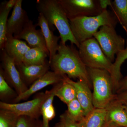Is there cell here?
Masks as SVG:
<instances>
[{
  "mask_svg": "<svg viewBox=\"0 0 127 127\" xmlns=\"http://www.w3.org/2000/svg\"><path fill=\"white\" fill-rule=\"evenodd\" d=\"M69 20L101 14L104 10L100 0H58Z\"/></svg>",
  "mask_w": 127,
  "mask_h": 127,
  "instance_id": "52a82bcc",
  "label": "cell"
},
{
  "mask_svg": "<svg viewBox=\"0 0 127 127\" xmlns=\"http://www.w3.org/2000/svg\"><path fill=\"white\" fill-rule=\"evenodd\" d=\"M60 121L63 123L64 127H82V121L77 122L69 118L66 111L60 116Z\"/></svg>",
  "mask_w": 127,
  "mask_h": 127,
  "instance_id": "f1b7e54d",
  "label": "cell"
},
{
  "mask_svg": "<svg viewBox=\"0 0 127 127\" xmlns=\"http://www.w3.org/2000/svg\"><path fill=\"white\" fill-rule=\"evenodd\" d=\"M87 69L93 88L94 107L105 109L116 97L111 74L103 69L87 67Z\"/></svg>",
  "mask_w": 127,
  "mask_h": 127,
  "instance_id": "277c9868",
  "label": "cell"
},
{
  "mask_svg": "<svg viewBox=\"0 0 127 127\" xmlns=\"http://www.w3.org/2000/svg\"><path fill=\"white\" fill-rule=\"evenodd\" d=\"M55 96L64 103L67 104L76 98V92L75 87L66 81L64 77L63 81L56 92Z\"/></svg>",
  "mask_w": 127,
  "mask_h": 127,
  "instance_id": "603a6c76",
  "label": "cell"
},
{
  "mask_svg": "<svg viewBox=\"0 0 127 127\" xmlns=\"http://www.w3.org/2000/svg\"><path fill=\"white\" fill-rule=\"evenodd\" d=\"M67 105V110L66 111L71 119L77 122L83 120L86 116L85 112L77 98L73 100Z\"/></svg>",
  "mask_w": 127,
  "mask_h": 127,
  "instance_id": "d4e9b609",
  "label": "cell"
},
{
  "mask_svg": "<svg viewBox=\"0 0 127 127\" xmlns=\"http://www.w3.org/2000/svg\"><path fill=\"white\" fill-rule=\"evenodd\" d=\"M69 22L72 34L80 44L93 37L101 27L108 26L115 28L118 21L112 12L106 9L98 15L77 17L69 20Z\"/></svg>",
  "mask_w": 127,
  "mask_h": 127,
  "instance_id": "3957f363",
  "label": "cell"
},
{
  "mask_svg": "<svg viewBox=\"0 0 127 127\" xmlns=\"http://www.w3.org/2000/svg\"><path fill=\"white\" fill-rule=\"evenodd\" d=\"M18 117L12 112L0 109V127H16Z\"/></svg>",
  "mask_w": 127,
  "mask_h": 127,
  "instance_id": "4316f807",
  "label": "cell"
},
{
  "mask_svg": "<svg viewBox=\"0 0 127 127\" xmlns=\"http://www.w3.org/2000/svg\"><path fill=\"white\" fill-rule=\"evenodd\" d=\"M102 127H122L116 125L113 123L107 121Z\"/></svg>",
  "mask_w": 127,
  "mask_h": 127,
  "instance_id": "d6a6232c",
  "label": "cell"
},
{
  "mask_svg": "<svg viewBox=\"0 0 127 127\" xmlns=\"http://www.w3.org/2000/svg\"><path fill=\"white\" fill-rule=\"evenodd\" d=\"M31 20L25 25L20 34L15 38L25 40L31 48H40L45 51L49 56V53L46 46L45 41L40 30H37Z\"/></svg>",
  "mask_w": 127,
  "mask_h": 127,
  "instance_id": "7c38bea8",
  "label": "cell"
},
{
  "mask_svg": "<svg viewBox=\"0 0 127 127\" xmlns=\"http://www.w3.org/2000/svg\"><path fill=\"white\" fill-rule=\"evenodd\" d=\"M103 52L113 63L115 56L125 48V39L117 33L115 28L108 26L101 27L93 35Z\"/></svg>",
  "mask_w": 127,
  "mask_h": 127,
  "instance_id": "8992f818",
  "label": "cell"
},
{
  "mask_svg": "<svg viewBox=\"0 0 127 127\" xmlns=\"http://www.w3.org/2000/svg\"><path fill=\"white\" fill-rule=\"evenodd\" d=\"M64 77L66 81L75 87L76 92V98L81 103L86 116L94 108L91 87L83 80H78L77 82H75L66 75H64Z\"/></svg>",
  "mask_w": 127,
  "mask_h": 127,
  "instance_id": "4fadbf2b",
  "label": "cell"
},
{
  "mask_svg": "<svg viewBox=\"0 0 127 127\" xmlns=\"http://www.w3.org/2000/svg\"><path fill=\"white\" fill-rule=\"evenodd\" d=\"M36 7L44 16L50 29L55 26L59 32L61 42L66 44L68 41L78 48L80 44L75 39L70 26L69 20L58 0H38Z\"/></svg>",
  "mask_w": 127,
  "mask_h": 127,
  "instance_id": "7a4b0ae2",
  "label": "cell"
},
{
  "mask_svg": "<svg viewBox=\"0 0 127 127\" xmlns=\"http://www.w3.org/2000/svg\"><path fill=\"white\" fill-rule=\"evenodd\" d=\"M17 0H10L6 1H5V6L6 9L11 10L14 8L16 2Z\"/></svg>",
  "mask_w": 127,
  "mask_h": 127,
  "instance_id": "1f68e13d",
  "label": "cell"
},
{
  "mask_svg": "<svg viewBox=\"0 0 127 127\" xmlns=\"http://www.w3.org/2000/svg\"><path fill=\"white\" fill-rule=\"evenodd\" d=\"M126 92H127V75L120 80L116 91V94Z\"/></svg>",
  "mask_w": 127,
  "mask_h": 127,
  "instance_id": "f546056e",
  "label": "cell"
},
{
  "mask_svg": "<svg viewBox=\"0 0 127 127\" xmlns=\"http://www.w3.org/2000/svg\"><path fill=\"white\" fill-rule=\"evenodd\" d=\"M16 66L22 79L27 85L32 84L43 76L49 71L50 67L49 62L39 65L26 66L22 64Z\"/></svg>",
  "mask_w": 127,
  "mask_h": 127,
  "instance_id": "9a60e30c",
  "label": "cell"
},
{
  "mask_svg": "<svg viewBox=\"0 0 127 127\" xmlns=\"http://www.w3.org/2000/svg\"><path fill=\"white\" fill-rule=\"evenodd\" d=\"M63 81L54 85L52 89L51 94L42 105L41 114L42 117L43 127H50L49 122L56 116V112L53 105V100L56 92L61 86Z\"/></svg>",
  "mask_w": 127,
  "mask_h": 127,
  "instance_id": "ac0fdd59",
  "label": "cell"
},
{
  "mask_svg": "<svg viewBox=\"0 0 127 127\" xmlns=\"http://www.w3.org/2000/svg\"><path fill=\"white\" fill-rule=\"evenodd\" d=\"M107 122L105 109L95 108L82 121V127H102Z\"/></svg>",
  "mask_w": 127,
  "mask_h": 127,
  "instance_id": "d6986e66",
  "label": "cell"
},
{
  "mask_svg": "<svg viewBox=\"0 0 127 127\" xmlns=\"http://www.w3.org/2000/svg\"><path fill=\"white\" fill-rule=\"evenodd\" d=\"M1 50L0 59L2 68L0 70L8 84L15 89L18 95H21L29 88L22 79L14 60L7 55L4 49Z\"/></svg>",
  "mask_w": 127,
  "mask_h": 127,
  "instance_id": "9c48e42d",
  "label": "cell"
},
{
  "mask_svg": "<svg viewBox=\"0 0 127 127\" xmlns=\"http://www.w3.org/2000/svg\"><path fill=\"white\" fill-rule=\"evenodd\" d=\"M109 6L127 34V0H114Z\"/></svg>",
  "mask_w": 127,
  "mask_h": 127,
  "instance_id": "7402d4cb",
  "label": "cell"
},
{
  "mask_svg": "<svg viewBox=\"0 0 127 127\" xmlns=\"http://www.w3.org/2000/svg\"><path fill=\"white\" fill-rule=\"evenodd\" d=\"M127 46L124 50L116 55V57L113 63L112 71L111 74L113 84L114 90L116 93L119 83L122 79V75L121 72V67L123 64L127 59Z\"/></svg>",
  "mask_w": 127,
  "mask_h": 127,
  "instance_id": "44dd1931",
  "label": "cell"
},
{
  "mask_svg": "<svg viewBox=\"0 0 127 127\" xmlns=\"http://www.w3.org/2000/svg\"><path fill=\"white\" fill-rule=\"evenodd\" d=\"M10 10L6 9L5 1L1 2L0 6V48L4 49L5 43L7 40L6 26L8 17Z\"/></svg>",
  "mask_w": 127,
  "mask_h": 127,
  "instance_id": "cb8c5ba5",
  "label": "cell"
},
{
  "mask_svg": "<svg viewBox=\"0 0 127 127\" xmlns=\"http://www.w3.org/2000/svg\"><path fill=\"white\" fill-rule=\"evenodd\" d=\"M107 121L122 127H127V113L124 104L115 98L106 107Z\"/></svg>",
  "mask_w": 127,
  "mask_h": 127,
  "instance_id": "e0dca14e",
  "label": "cell"
},
{
  "mask_svg": "<svg viewBox=\"0 0 127 127\" xmlns=\"http://www.w3.org/2000/svg\"><path fill=\"white\" fill-rule=\"evenodd\" d=\"M54 127H64L63 123L60 121L59 123H57L55 125Z\"/></svg>",
  "mask_w": 127,
  "mask_h": 127,
  "instance_id": "836d02e7",
  "label": "cell"
},
{
  "mask_svg": "<svg viewBox=\"0 0 127 127\" xmlns=\"http://www.w3.org/2000/svg\"><path fill=\"white\" fill-rule=\"evenodd\" d=\"M16 92L9 86L4 78L2 71L0 70V98L2 100H13L18 96ZM12 100V101H13Z\"/></svg>",
  "mask_w": 127,
  "mask_h": 127,
  "instance_id": "484cf974",
  "label": "cell"
},
{
  "mask_svg": "<svg viewBox=\"0 0 127 127\" xmlns=\"http://www.w3.org/2000/svg\"><path fill=\"white\" fill-rule=\"evenodd\" d=\"M52 92V89L38 94L30 101L21 103H8L0 102V109L11 111L18 116H25L32 118L39 119L41 115L42 107Z\"/></svg>",
  "mask_w": 127,
  "mask_h": 127,
  "instance_id": "ba28073f",
  "label": "cell"
},
{
  "mask_svg": "<svg viewBox=\"0 0 127 127\" xmlns=\"http://www.w3.org/2000/svg\"><path fill=\"white\" fill-rule=\"evenodd\" d=\"M22 0H17L10 17L8 18L6 26V37L18 36L30 20L27 12L22 8Z\"/></svg>",
  "mask_w": 127,
  "mask_h": 127,
  "instance_id": "30bf717a",
  "label": "cell"
},
{
  "mask_svg": "<svg viewBox=\"0 0 127 127\" xmlns=\"http://www.w3.org/2000/svg\"><path fill=\"white\" fill-rule=\"evenodd\" d=\"M64 75L53 71H48L42 77L32 84L27 91L19 95L13 100L12 103H16L26 100L34 94L50 85L56 84L62 81Z\"/></svg>",
  "mask_w": 127,
  "mask_h": 127,
  "instance_id": "8fae6325",
  "label": "cell"
},
{
  "mask_svg": "<svg viewBox=\"0 0 127 127\" xmlns=\"http://www.w3.org/2000/svg\"><path fill=\"white\" fill-rule=\"evenodd\" d=\"M36 26L40 27L42 32L46 46L49 53V61L57 54L59 49V44L58 41L60 36L55 35L50 29L47 21L42 14L39 13Z\"/></svg>",
  "mask_w": 127,
  "mask_h": 127,
  "instance_id": "5bb4252c",
  "label": "cell"
},
{
  "mask_svg": "<svg viewBox=\"0 0 127 127\" xmlns=\"http://www.w3.org/2000/svg\"><path fill=\"white\" fill-rule=\"evenodd\" d=\"M49 63L53 71L62 75H67L70 79L83 80L90 87L92 86L87 67L73 45H67L60 42L57 54Z\"/></svg>",
  "mask_w": 127,
  "mask_h": 127,
  "instance_id": "6da1fadb",
  "label": "cell"
},
{
  "mask_svg": "<svg viewBox=\"0 0 127 127\" xmlns=\"http://www.w3.org/2000/svg\"><path fill=\"white\" fill-rule=\"evenodd\" d=\"M78 48L79 56L87 67L103 69L111 75L113 63L104 54L94 37L80 43Z\"/></svg>",
  "mask_w": 127,
  "mask_h": 127,
  "instance_id": "5b68a950",
  "label": "cell"
},
{
  "mask_svg": "<svg viewBox=\"0 0 127 127\" xmlns=\"http://www.w3.org/2000/svg\"><path fill=\"white\" fill-rule=\"evenodd\" d=\"M30 48L26 42L13 36L7 37L3 49L14 60L17 65L22 64L24 56Z\"/></svg>",
  "mask_w": 127,
  "mask_h": 127,
  "instance_id": "2e32d148",
  "label": "cell"
},
{
  "mask_svg": "<svg viewBox=\"0 0 127 127\" xmlns=\"http://www.w3.org/2000/svg\"><path fill=\"white\" fill-rule=\"evenodd\" d=\"M122 102L124 104L125 110H126V112H127V102Z\"/></svg>",
  "mask_w": 127,
  "mask_h": 127,
  "instance_id": "e575fe53",
  "label": "cell"
},
{
  "mask_svg": "<svg viewBox=\"0 0 127 127\" xmlns=\"http://www.w3.org/2000/svg\"><path fill=\"white\" fill-rule=\"evenodd\" d=\"M16 127H43L42 121L27 116H18Z\"/></svg>",
  "mask_w": 127,
  "mask_h": 127,
  "instance_id": "83f0119b",
  "label": "cell"
},
{
  "mask_svg": "<svg viewBox=\"0 0 127 127\" xmlns=\"http://www.w3.org/2000/svg\"><path fill=\"white\" fill-rule=\"evenodd\" d=\"M116 98L123 102H127V92L116 94Z\"/></svg>",
  "mask_w": 127,
  "mask_h": 127,
  "instance_id": "4dcf8cb0",
  "label": "cell"
},
{
  "mask_svg": "<svg viewBox=\"0 0 127 127\" xmlns=\"http://www.w3.org/2000/svg\"><path fill=\"white\" fill-rule=\"evenodd\" d=\"M48 56L47 53L40 48H31L24 56L22 64L26 66L43 65L48 62L46 60Z\"/></svg>",
  "mask_w": 127,
  "mask_h": 127,
  "instance_id": "ffe728a7",
  "label": "cell"
}]
</instances>
